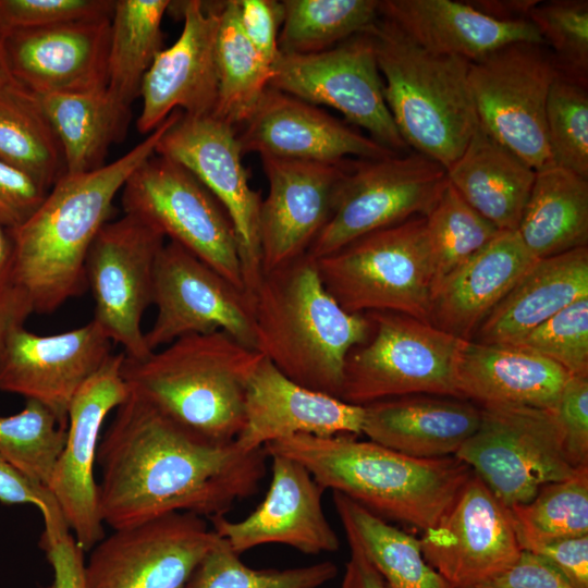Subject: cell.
<instances>
[{"mask_svg": "<svg viewBox=\"0 0 588 588\" xmlns=\"http://www.w3.org/2000/svg\"><path fill=\"white\" fill-rule=\"evenodd\" d=\"M267 458L264 448L200 438L128 393L98 445L102 520L118 529L176 512L225 515L257 492Z\"/></svg>", "mask_w": 588, "mask_h": 588, "instance_id": "cell-1", "label": "cell"}, {"mask_svg": "<svg viewBox=\"0 0 588 588\" xmlns=\"http://www.w3.org/2000/svg\"><path fill=\"white\" fill-rule=\"evenodd\" d=\"M173 111L154 132L117 160L79 174H64L38 209L9 230L13 242L11 283L29 301L33 313L49 314L86 285L85 264L117 194L148 158L163 134L181 118Z\"/></svg>", "mask_w": 588, "mask_h": 588, "instance_id": "cell-2", "label": "cell"}, {"mask_svg": "<svg viewBox=\"0 0 588 588\" xmlns=\"http://www.w3.org/2000/svg\"><path fill=\"white\" fill-rule=\"evenodd\" d=\"M264 449L301 463L324 490L421 531L439 523L473 474L455 455L417 458L355 436L296 434Z\"/></svg>", "mask_w": 588, "mask_h": 588, "instance_id": "cell-3", "label": "cell"}, {"mask_svg": "<svg viewBox=\"0 0 588 588\" xmlns=\"http://www.w3.org/2000/svg\"><path fill=\"white\" fill-rule=\"evenodd\" d=\"M253 308L256 351L294 382L340 399L346 357L370 321L329 294L316 259L306 254L262 274Z\"/></svg>", "mask_w": 588, "mask_h": 588, "instance_id": "cell-4", "label": "cell"}, {"mask_svg": "<svg viewBox=\"0 0 588 588\" xmlns=\"http://www.w3.org/2000/svg\"><path fill=\"white\" fill-rule=\"evenodd\" d=\"M262 355L223 331L176 339L142 359L124 357L128 393L209 441H235L245 392Z\"/></svg>", "mask_w": 588, "mask_h": 588, "instance_id": "cell-5", "label": "cell"}, {"mask_svg": "<svg viewBox=\"0 0 588 588\" xmlns=\"http://www.w3.org/2000/svg\"><path fill=\"white\" fill-rule=\"evenodd\" d=\"M367 32L402 139L448 170L479 125L468 83L470 62L424 49L381 16Z\"/></svg>", "mask_w": 588, "mask_h": 588, "instance_id": "cell-6", "label": "cell"}, {"mask_svg": "<svg viewBox=\"0 0 588 588\" xmlns=\"http://www.w3.org/2000/svg\"><path fill=\"white\" fill-rule=\"evenodd\" d=\"M316 262L347 313L391 311L429 322L434 273L425 217L368 233Z\"/></svg>", "mask_w": 588, "mask_h": 588, "instance_id": "cell-7", "label": "cell"}, {"mask_svg": "<svg viewBox=\"0 0 588 588\" xmlns=\"http://www.w3.org/2000/svg\"><path fill=\"white\" fill-rule=\"evenodd\" d=\"M366 315L370 332L346 357L341 400L364 406L412 394L462 399L457 366L464 340L403 314Z\"/></svg>", "mask_w": 588, "mask_h": 588, "instance_id": "cell-8", "label": "cell"}, {"mask_svg": "<svg viewBox=\"0 0 588 588\" xmlns=\"http://www.w3.org/2000/svg\"><path fill=\"white\" fill-rule=\"evenodd\" d=\"M446 184V170L418 152L350 159L307 255L319 259L368 233L426 217Z\"/></svg>", "mask_w": 588, "mask_h": 588, "instance_id": "cell-9", "label": "cell"}, {"mask_svg": "<svg viewBox=\"0 0 588 588\" xmlns=\"http://www.w3.org/2000/svg\"><path fill=\"white\" fill-rule=\"evenodd\" d=\"M477 430L455 456L507 507L529 502L538 490L571 477L554 409L480 406Z\"/></svg>", "mask_w": 588, "mask_h": 588, "instance_id": "cell-10", "label": "cell"}, {"mask_svg": "<svg viewBox=\"0 0 588 588\" xmlns=\"http://www.w3.org/2000/svg\"><path fill=\"white\" fill-rule=\"evenodd\" d=\"M121 192L124 213L147 221L246 293L232 222L187 169L155 154Z\"/></svg>", "mask_w": 588, "mask_h": 588, "instance_id": "cell-11", "label": "cell"}, {"mask_svg": "<svg viewBox=\"0 0 588 588\" xmlns=\"http://www.w3.org/2000/svg\"><path fill=\"white\" fill-rule=\"evenodd\" d=\"M556 75L549 49L537 42H512L469 64L479 124L535 171L552 164L546 105Z\"/></svg>", "mask_w": 588, "mask_h": 588, "instance_id": "cell-12", "label": "cell"}, {"mask_svg": "<svg viewBox=\"0 0 588 588\" xmlns=\"http://www.w3.org/2000/svg\"><path fill=\"white\" fill-rule=\"evenodd\" d=\"M269 87L315 106H328L373 140L402 154V139L383 95L373 41L366 30L317 53H279Z\"/></svg>", "mask_w": 588, "mask_h": 588, "instance_id": "cell-13", "label": "cell"}, {"mask_svg": "<svg viewBox=\"0 0 588 588\" xmlns=\"http://www.w3.org/2000/svg\"><path fill=\"white\" fill-rule=\"evenodd\" d=\"M164 244L157 228L124 213L100 229L87 255L85 278L95 301L94 320L128 358L151 353L142 319L152 304L155 267Z\"/></svg>", "mask_w": 588, "mask_h": 588, "instance_id": "cell-14", "label": "cell"}, {"mask_svg": "<svg viewBox=\"0 0 588 588\" xmlns=\"http://www.w3.org/2000/svg\"><path fill=\"white\" fill-rule=\"evenodd\" d=\"M218 538L205 518L185 512L113 529L90 550L86 588H187Z\"/></svg>", "mask_w": 588, "mask_h": 588, "instance_id": "cell-15", "label": "cell"}, {"mask_svg": "<svg viewBox=\"0 0 588 588\" xmlns=\"http://www.w3.org/2000/svg\"><path fill=\"white\" fill-rule=\"evenodd\" d=\"M157 315L145 332L150 352L185 335L223 331L256 351L248 295L175 242H166L155 267Z\"/></svg>", "mask_w": 588, "mask_h": 588, "instance_id": "cell-16", "label": "cell"}, {"mask_svg": "<svg viewBox=\"0 0 588 588\" xmlns=\"http://www.w3.org/2000/svg\"><path fill=\"white\" fill-rule=\"evenodd\" d=\"M156 154L187 169L219 201L235 231L245 291L253 303L262 278L260 193L249 184L235 127L216 117L181 118L163 134Z\"/></svg>", "mask_w": 588, "mask_h": 588, "instance_id": "cell-17", "label": "cell"}, {"mask_svg": "<svg viewBox=\"0 0 588 588\" xmlns=\"http://www.w3.org/2000/svg\"><path fill=\"white\" fill-rule=\"evenodd\" d=\"M124 357L111 354L74 395L65 443L46 487L84 552L105 537L94 469L103 421L128 396L121 373Z\"/></svg>", "mask_w": 588, "mask_h": 588, "instance_id": "cell-18", "label": "cell"}, {"mask_svg": "<svg viewBox=\"0 0 588 588\" xmlns=\"http://www.w3.org/2000/svg\"><path fill=\"white\" fill-rule=\"evenodd\" d=\"M427 563L451 588H477L519 555L511 512L474 473L437 525L422 531Z\"/></svg>", "mask_w": 588, "mask_h": 588, "instance_id": "cell-19", "label": "cell"}, {"mask_svg": "<svg viewBox=\"0 0 588 588\" xmlns=\"http://www.w3.org/2000/svg\"><path fill=\"white\" fill-rule=\"evenodd\" d=\"M222 1H171L182 33L162 49L145 74L136 127L148 135L175 110L191 117L213 114L218 97L216 39Z\"/></svg>", "mask_w": 588, "mask_h": 588, "instance_id": "cell-20", "label": "cell"}, {"mask_svg": "<svg viewBox=\"0 0 588 588\" xmlns=\"http://www.w3.org/2000/svg\"><path fill=\"white\" fill-rule=\"evenodd\" d=\"M111 343L94 319L50 335L16 327L0 360V390L44 404L68 425L74 395L112 354Z\"/></svg>", "mask_w": 588, "mask_h": 588, "instance_id": "cell-21", "label": "cell"}, {"mask_svg": "<svg viewBox=\"0 0 588 588\" xmlns=\"http://www.w3.org/2000/svg\"><path fill=\"white\" fill-rule=\"evenodd\" d=\"M269 193L259 213L262 274L306 255L327 223L347 161L323 163L261 156Z\"/></svg>", "mask_w": 588, "mask_h": 588, "instance_id": "cell-22", "label": "cell"}, {"mask_svg": "<svg viewBox=\"0 0 588 588\" xmlns=\"http://www.w3.org/2000/svg\"><path fill=\"white\" fill-rule=\"evenodd\" d=\"M267 454L271 480L264 500L241 520H230L225 515L210 518L212 529L240 555L269 543L285 544L309 555L338 551L339 537L322 506L326 490L297 461Z\"/></svg>", "mask_w": 588, "mask_h": 588, "instance_id": "cell-23", "label": "cell"}, {"mask_svg": "<svg viewBox=\"0 0 588 588\" xmlns=\"http://www.w3.org/2000/svg\"><path fill=\"white\" fill-rule=\"evenodd\" d=\"M110 23L89 19L5 34L14 81L37 96L107 88Z\"/></svg>", "mask_w": 588, "mask_h": 588, "instance_id": "cell-24", "label": "cell"}, {"mask_svg": "<svg viewBox=\"0 0 588 588\" xmlns=\"http://www.w3.org/2000/svg\"><path fill=\"white\" fill-rule=\"evenodd\" d=\"M237 138L243 154L323 163L399 155L317 106L272 87Z\"/></svg>", "mask_w": 588, "mask_h": 588, "instance_id": "cell-25", "label": "cell"}, {"mask_svg": "<svg viewBox=\"0 0 588 588\" xmlns=\"http://www.w3.org/2000/svg\"><path fill=\"white\" fill-rule=\"evenodd\" d=\"M244 416L235 442L252 451L296 434H360L364 406L305 388L262 356L246 385Z\"/></svg>", "mask_w": 588, "mask_h": 588, "instance_id": "cell-26", "label": "cell"}, {"mask_svg": "<svg viewBox=\"0 0 588 588\" xmlns=\"http://www.w3.org/2000/svg\"><path fill=\"white\" fill-rule=\"evenodd\" d=\"M517 231H501L434 289L429 323L471 341L497 305L535 261Z\"/></svg>", "mask_w": 588, "mask_h": 588, "instance_id": "cell-27", "label": "cell"}, {"mask_svg": "<svg viewBox=\"0 0 588 588\" xmlns=\"http://www.w3.org/2000/svg\"><path fill=\"white\" fill-rule=\"evenodd\" d=\"M480 417V406L471 401L412 394L364 405L362 433L408 456L438 458L455 455Z\"/></svg>", "mask_w": 588, "mask_h": 588, "instance_id": "cell-28", "label": "cell"}, {"mask_svg": "<svg viewBox=\"0 0 588 588\" xmlns=\"http://www.w3.org/2000/svg\"><path fill=\"white\" fill-rule=\"evenodd\" d=\"M379 14L424 49L469 62L512 42L544 44L530 21L493 20L466 1L379 0Z\"/></svg>", "mask_w": 588, "mask_h": 588, "instance_id": "cell-29", "label": "cell"}, {"mask_svg": "<svg viewBox=\"0 0 588 588\" xmlns=\"http://www.w3.org/2000/svg\"><path fill=\"white\" fill-rule=\"evenodd\" d=\"M571 377L556 363L514 344L465 341L457 366L462 399L479 406L554 409Z\"/></svg>", "mask_w": 588, "mask_h": 588, "instance_id": "cell-30", "label": "cell"}, {"mask_svg": "<svg viewBox=\"0 0 588 588\" xmlns=\"http://www.w3.org/2000/svg\"><path fill=\"white\" fill-rule=\"evenodd\" d=\"M588 297V247L536 259L478 328L473 342L513 344Z\"/></svg>", "mask_w": 588, "mask_h": 588, "instance_id": "cell-31", "label": "cell"}, {"mask_svg": "<svg viewBox=\"0 0 588 588\" xmlns=\"http://www.w3.org/2000/svg\"><path fill=\"white\" fill-rule=\"evenodd\" d=\"M446 175L465 201L500 231H516L536 171L479 124Z\"/></svg>", "mask_w": 588, "mask_h": 588, "instance_id": "cell-32", "label": "cell"}, {"mask_svg": "<svg viewBox=\"0 0 588 588\" xmlns=\"http://www.w3.org/2000/svg\"><path fill=\"white\" fill-rule=\"evenodd\" d=\"M37 97L61 145L65 174L103 167L110 147L127 136L131 105L108 88Z\"/></svg>", "mask_w": 588, "mask_h": 588, "instance_id": "cell-33", "label": "cell"}, {"mask_svg": "<svg viewBox=\"0 0 588 588\" xmlns=\"http://www.w3.org/2000/svg\"><path fill=\"white\" fill-rule=\"evenodd\" d=\"M516 231L534 259L588 247V180L554 164L536 171Z\"/></svg>", "mask_w": 588, "mask_h": 588, "instance_id": "cell-34", "label": "cell"}, {"mask_svg": "<svg viewBox=\"0 0 588 588\" xmlns=\"http://www.w3.org/2000/svg\"><path fill=\"white\" fill-rule=\"evenodd\" d=\"M333 504L348 544L362 550L385 588H451L425 560L419 539L344 494L333 492Z\"/></svg>", "mask_w": 588, "mask_h": 588, "instance_id": "cell-35", "label": "cell"}, {"mask_svg": "<svg viewBox=\"0 0 588 588\" xmlns=\"http://www.w3.org/2000/svg\"><path fill=\"white\" fill-rule=\"evenodd\" d=\"M0 161L46 191L65 174L61 145L37 95L16 82L0 87Z\"/></svg>", "mask_w": 588, "mask_h": 588, "instance_id": "cell-36", "label": "cell"}, {"mask_svg": "<svg viewBox=\"0 0 588 588\" xmlns=\"http://www.w3.org/2000/svg\"><path fill=\"white\" fill-rule=\"evenodd\" d=\"M218 97L213 117L232 125H243L269 87L271 65L267 64L245 37L237 0L221 2L216 39Z\"/></svg>", "mask_w": 588, "mask_h": 588, "instance_id": "cell-37", "label": "cell"}, {"mask_svg": "<svg viewBox=\"0 0 588 588\" xmlns=\"http://www.w3.org/2000/svg\"><path fill=\"white\" fill-rule=\"evenodd\" d=\"M171 1L115 0L110 23L107 88L127 105L162 50L161 24Z\"/></svg>", "mask_w": 588, "mask_h": 588, "instance_id": "cell-38", "label": "cell"}, {"mask_svg": "<svg viewBox=\"0 0 588 588\" xmlns=\"http://www.w3.org/2000/svg\"><path fill=\"white\" fill-rule=\"evenodd\" d=\"M280 53L328 50L366 32L379 17V0H283Z\"/></svg>", "mask_w": 588, "mask_h": 588, "instance_id": "cell-39", "label": "cell"}, {"mask_svg": "<svg viewBox=\"0 0 588 588\" xmlns=\"http://www.w3.org/2000/svg\"><path fill=\"white\" fill-rule=\"evenodd\" d=\"M509 509L522 550L588 535V466L542 486L529 502Z\"/></svg>", "mask_w": 588, "mask_h": 588, "instance_id": "cell-40", "label": "cell"}, {"mask_svg": "<svg viewBox=\"0 0 588 588\" xmlns=\"http://www.w3.org/2000/svg\"><path fill=\"white\" fill-rule=\"evenodd\" d=\"M425 221L433 262V291L501 232L467 204L449 181Z\"/></svg>", "mask_w": 588, "mask_h": 588, "instance_id": "cell-41", "label": "cell"}, {"mask_svg": "<svg viewBox=\"0 0 588 588\" xmlns=\"http://www.w3.org/2000/svg\"><path fill=\"white\" fill-rule=\"evenodd\" d=\"M66 425L44 404L26 400L25 407L0 417V455L30 480L47 487L64 446Z\"/></svg>", "mask_w": 588, "mask_h": 588, "instance_id": "cell-42", "label": "cell"}, {"mask_svg": "<svg viewBox=\"0 0 588 588\" xmlns=\"http://www.w3.org/2000/svg\"><path fill=\"white\" fill-rule=\"evenodd\" d=\"M240 556L219 536L187 588H321L338 575V567L331 561L283 569H257Z\"/></svg>", "mask_w": 588, "mask_h": 588, "instance_id": "cell-43", "label": "cell"}, {"mask_svg": "<svg viewBox=\"0 0 588 588\" xmlns=\"http://www.w3.org/2000/svg\"><path fill=\"white\" fill-rule=\"evenodd\" d=\"M546 131L552 164L588 180V87L556 75L546 105Z\"/></svg>", "mask_w": 588, "mask_h": 588, "instance_id": "cell-44", "label": "cell"}, {"mask_svg": "<svg viewBox=\"0 0 588 588\" xmlns=\"http://www.w3.org/2000/svg\"><path fill=\"white\" fill-rule=\"evenodd\" d=\"M559 75L588 87V1H539L529 15Z\"/></svg>", "mask_w": 588, "mask_h": 588, "instance_id": "cell-45", "label": "cell"}, {"mask_svg": "<svg viewBox=\"0 0 588 588\" xmlns=\"http://www.w3.org/2000/svg\"><path fill=\"white\" fill-rule=\"evenodd\" d=\"M588 377V297L580 298L513 343Z\"/></svg>", "mask_w": 588, "mask_h": 588, "instance_id": "cell-46", "label": "cell"}, {"mask_svg": "<svg viewBox=\"0 0 588 588\" xmlns=\"http://www.w3.org/2000/svg\"><path fill=\"white\" fill-rule=\"evenodd\" d=\"M115 0H0V29L46 27L56 24L111 17Z\"/></svg>", "mask_w": 588, "mask_h": 588, "instance_id": "cell-47", "label": "cell"}, {"mask_svg": "<svg viewBox=\"0 0 588 588\" xmlns=\"http://www.w3.org/2000/svg\"><path fill=\"white\" fill-rule=\"evenodd\" d=\"M572 467L588 466V377L572 376L554 408Z\"/></svg>", "mask_w": 588, "mask_h": 588, "instance_id": "cell-48", "label": "cell"}, {"mask_svg": "<svg viewBox=\"0 0 588 588\" xmlns=\"http://www.w3.org/2000/svg\"><path fill=\"white\" fill-rule=\"evenodd\" d=\"M40 547L53 572L52 588H86L84 550L62 514L44 518Z\"/></svg>", "mask_w": 588, "mask_h": 588, "instance_id": "cell-49", "label": "cell"}, {"mask_svg": "<svg viewBox=\"0 0 588 588\" xmlns=\"http://www.w3.org/2000/svg\"><path fill=\"white\" fill-rule=\"evenodd\" d=\"M242 30L259 57L272 66L280 51L278 37L283 21L281 1L237 0Z\"/></svg>", "mask_w": 588, "mask_h": 588, "instance_id": "cell-50", "label": "cell"}, {"mask_svg": "<svg viewBox=\"0 0 588 588\" xmlns=\"http://www.w3.org/2000/svg\"><path fill=\"white\" fill-rule=\"evenodd\" d=\"M48 191L19 169L0 161V224L13 230L41 205Z\"/></svg>", "mask_w": 588, "mask_h": 588, "instance_id": "cell-51", "label": "cell"}, {"mask_svg": "<svg viewBox=\"0 0 588 588\" xmlns=\"http://www.w3.org/2000/svg\"><path fill=\"white\" fill-rule=\"evenodd\" d=\"M477 588H575L540 555L522 550L504 571Z\"/></svg>", "mask_w": 588, "mask_h": 588, "instance_id": "cell-52", "label": "cell"}, {"mask_svg": "<svg viewBox=\"0 0 588 588\" xmlns=\"http://www.w3.org/2000/svg\"><path fill=\"white\" fill-rule=\"evenodd\" d=\"M575 588H588V535L554 540L534 548Z\"/></svg>", "mask_w": 588, "mask_h": 588, "instance_id": "cell-53", "label": "cell"}, {"mask_svg": "<svg viewBox=\"0 0 588 588\" xmlns=\"http://www.w3.org/2000/svg\"><path fill=\"white\" fill-rule=\"evenodd\" d=\"M0 502L8 505H34L40 511L42 518L60 511L45 486L30 480L1 455Z\"/></svg>", "mask_w": 588, "mask_h": 588, "instance_id": "cell-54", "label": "cell"}, {"mask_svg": "<svg viewBox=\"0 0 588 588\" xmlns=\"http://www.w3.org/2000/svg\"><path fill=\"white\" fill-rule=\"evenodd\" d=\"M33 314L27 297L16 287L0 296V360L10 333Z\"/></svg>", "mask_w": 588, "mask_h": 588, "instance_id": "cell-55", "label": "cell"}, {"mask_svg": "<svg viewBox=\"0 0 588 588\" xmlns=\"http://www.w3.org/2000/svg\"><path fill=\"white\" fill-rule=\"evenodd\" d=\"M350 558L339 588H385L370 561L356 546L350 544Z\"/></svg>", "mask_w": 588, "mask_h": 588, "instance_id": "cell-56", "label": "cell"}, {"mask_svg": "<svg viewBox=\"0 0 588 588\" xmlns=\"http://www.w3.org/2000/svg\"><path fill=\"white\" fill-rule=\"evenodd\" d=\"M466 2L493 20L517 22L529 21L530 12L539 0H471Z\"/></svg>", "mask_w": 588, "mask_h": 588, "instance_id": "cell-57", "label": "cell"}, {"mask_svg": "<svg viewBox=\"0 0 588 588\" xmlns=\"http://www.w3.org/2000/svg\"><path fill=\"white\" fill-rule=\"evenodd\" d=\"M13 242L10 231L0 224V296L12 286Z\"/></svg>", "mask_w": 588, "mask_h": 588, "instance_id": "cell-58", "label": "cell"}, {"mask_svg": "<svg viewBox=\"0 0 588 588\" xmlns=\"http://www.w3.org/2000/svg\"><path fill=\"white\" fill-rule=\"evenodd\" d=\"M4 37L5 34L0 29V87L15 82L7 59Z\"/></svg>", "mask_w": 588, "mask_h": 588, "instance_id": "cell-59", "label": "cell"}]
</instances>
